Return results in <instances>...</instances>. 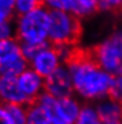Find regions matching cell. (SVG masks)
<instances>
[{
  "label": "cell",
  "mask_w": 122,
  "mask_h": 124,
  "mask_svg": "<svg viewBox=\"0 0 122 124\" xmlns=\"http://www.w3.org/2000/svg\"><path fill=\"white\" fill-rule=\"evenodd\" d=\"M0 124H13L4 104H1V103H0Z\"/></svg>",
  "instance_id": "obj_21"
},
{
  "label": "cell",
  "mask_w": 122,
  "mask_h": 124,
  "mask_svg": "<svg viewBox=\"0 0 122 124\" xmlns=\"http://www.w3.org/2000/svg\"><path fill=\"white\" fill-rule=\"evenodd\" d=\"M44 6L45 0H15L14 13L17 17H20L27 12L42 8Z\"/></svg>",
  "instance_id": "obj_16"
},
{
  "label": "cell",
  "mask_w": 122,
  "mask_h": 124,
  "mask_svg": "<svg viewBox=\"0 0 122 124\" xmlns=\"http://www.w3.org/2000/svg\"><path fill=\"white\" fill-rule=\"evenodd\" d=\"M44 91L57 99L74 95L75 88L70 72L65 67H57L50 75L44 78Z\"/></svg>",
  "instance_id": "obj_4"
},
{
  "label": "cell",
  "mask_w": 122,
  "mask_h": 124,
  "mask_svg": "<svg viewBox=\"0 0 122 124\" xmlns=\"http://www.w3.org/2000/svg\"><path fill=\"white\" fill-rule=\"evenodd\" d=\"M10 24H11L10 20L0 22V39L10 38V36H11V25Z\"/></svg>",
  "instance_id": "obj_20"
},
{
  "label": "cell",
  "mask_w": 122,
  "mask_h": 124,
  "mask_svg": "<svg viewBox=\"0 0 122 124\" xmlns=\"http://www.w3.org/2000/svg\"><path fill=\"white\" fill-rule=\"evenodd\" d=\"M0 103L1 104H29L30 99L23 92L17 77L0 75Z\"/></svg>",
  "instance_id": "obj_6"
},
{
  "label": "cell",
  "mask_w": 122,
  "mask_h": 124,
  "mask_svg": "<svg viewBox=\"0 0 122 124\" xmlns=\"http://www.w3.org/2000/svg\"><path fill=\"white\" fill-rule=\"evenodd\" d=\"M49 11V31L47 43L50 46H76L83 35V26L79 17L75 13L47 8Z\"/></svg>",
  "instance_id": "obj_1"
},
{
  "label": "cell",
  "mask_w": 122,
  "mask_h": 124,
  "mask_svg": "<svg viewBox=\"0 0 122 124\" xmlns=\"http://www.w3.org/2000/svg\"><path fill=\"white\" fill-rule=\"evenodd\" d=\"M98 67L115 74L122 66V30L114 31L102 43L91 46Z\"/></svg>",
  "instance_id": "obj_3"
},
{
  "label": "cell",
  "mask_w": 122,
  "mask_h": 124,
  "mask_svg": "<svg viewBox=\"0 0 122 124\" xmlns=\"http://www.w3.org/2000/svg\"><path fill=\"white\" fill-rule=\"evenodd\" d=\"M30 67V62L24 57L23 54H19L7 61L0 63V75L1 77H17V75H20L25 69Z\"/></svg>",
  "instance_id": "obj_9"
},
{
  "label": "cell",
  "mask_w": 122,
  "mask_h": 124,
  "mask_svg": "<svg viewBox=\"0 0 122 124\" xmlns=\"http://www.w3.org/2000/svg\"><path fill=\"white\" fill-rule=\"evenodd\" d=\"M26 124H51L49 113L37 100L27 104V118Z\"/></svg>",
  "instance_id": "obj_11"
},
{
  "label": "cell",
  "mask_w": 122,
  "mask_h": 124,
  "mask_svg": "<svg viewBox=\"0 0 122 124\" xmlns=\"http://www.w3.org/2000/svg\"><path fill=\"white\" fill-rule=\"evenodd\" d=\"M14 6H15V0H0V10H4V11L13 13Z\"/></svg>",
  "instance_id": "obj_22"
},
{
  "label": "cell",
  "mask_w": 122,
  "mask_h": 124,
  "mask_svg": "<svg viewBox=\"0 0 122 124\" xmlns=\"http://www.w3.org/2000/svg\"><path fill=\"white\" fill-rule=\"evenodd\" d=\"M19 48L21 50V54L24 55V57L31 63V61L44 49L49 48L50 44L47 43V41L44 42H39V43H27V42H18Z\"/></svg>",
  "instance_id": "obj_15"
},
{
  "label": "cell",
  "mask_w": 122,
  "mask_h": 124,
  "mask_svg": "<svg viewBox=\"0 0 122 124\" xmlns=\"http://www.w3.org/2000/svg\"><path fill=\"white\" fill-rule=\"evenodd\" d=\"M100 10L119 11L122 8V0H98Z\"/></svg>",
  "instance_id": "obj_18"
},
{
  "label": "cell",
  "mask_w": 122,
  "mask_h": 124,
  "mask_svg": "<svg viewBox=\"0 0 122 124\" xmlns=\"http://www.w3.org/2000/svg\"><path fill=\"white\" fill-rule=\"evenodd\" d=\"M49 23L50 19L47 7H42L20 16L17 25L15 41L27 43L44 42L47 38Z\"/></svg>",
  "instance_id": "obj_2"
},
{
  "label": "cell",
  "mask_w": 122,
  "mask_h": 124,
  "mask_svg": "<svg viewBox=\"0 0 122 124\" xmlns=\"http://www.w3.org/2000/svg\"><path fill=\"white\" fill-rule=\"evenodd\" d=\"M95 108L102 122L122 121V103L110 95L96 101Z\"/></svg>",
  "instance_id": "obj_8"
},
{
  "label": "cell",
  "mask_w": 122,
  "mask_h": 124,
  "mask_svg": "<svg viewBox=\"0 0 122 124\" xmlns=\"http://www.w3.org/2000/svg\"><path fill=\"white\" fill-rule=\"evenodd\" d=\"M45 6L47 8H56L61 11L71 12L78 17L87 16V12L84 11L78 0H45Z\"/></svg>",
  "instance_id": "obj_10"
},
{
  "label": "cell",
  "mask_w": 122,
  "mask_h": 124,
  "mask_svg": "<svg viewBox=\"0 0 122 124\" xmlns=\"http://www.w3.org/2000/svg\"><path fill=\"white\" fill-rule=\"evenodd\" d=\"M101 124H122V121H113V122H101Z\"/></svg>",
  "instance_id": "obj_23"
},
{
  "label": "cell",
  "mask_w": 122,
  "mask_h": 124,
  "mask_svg": "<svg viewBox=\"0 0 122 124\" xmlns=\"http://www.w3.org/2000/svg\"><path fill=\"white\" fill-rule=\"evenodd\" d=\"M19 87L31 101H34L44 92V79L39 77L32 68L25 69L18 78Z\"/></svg>",
  "instance_id": "obj_7"
},
{
  "label": "cell",
  "mask_w": 122,
  "mask_h": 124,
  "mask_svg": "<svg viewBox=\"0 0 122 124\" xmlns=\"http://www.w3.org/2000/svg\"><path fill=\"white\" fill-rule=\"evenodd\" d=\"M82 5V7L84 8V11L87 12V16L91 15L94 12L100 10V5H98V0H78Z\"/></svg>",
  "instance_id": "obj_19"
},
{
  "label": "cell",
  "mask_w": 122,
  "mask_h": 124,
  "mask_svg": "<svg viewBox=\"0 0 122 124\" xmlns=\"http://www.w3.org/2000/svg\"><path fill=\"white\" fill-rule=\"evenodd\" d=\"M19 54H21V50L15 38L10 37L0 39V63L7 61Z\"/></svg>",
  "instance_id": "obj_12"
},
{
  "label": "cell",
  "mask_w": 122,
  "mask_h": 124,
  "mask_svg": "<svg viewBox=\"0 0 122 124\" xmlns=\"http://www.w3.org/2000/svg\"><path fill=\"white\" fill-rule=\"evenodd\" d=\"M109 95L122 103V66L114 74V84H113V87H111Z\"/></svg>",
  "instance_id": "obj_17"
},
{
  "label": "cell",
  "mask_w": 122,
  "mask_h": 124,
  "mask_svg": "<svg viewBox=\"0 0 122 124\" xmlns=\"http://www.w3.org/2000/svg\"><path fill=\"white\" fill-rule=\"evenodd\" d=\"M59 59H61L59 50L57 48L49 46L43 51H40L31 61V67L39 77L44 79L58 67Z\"/></svg>",
  "instance_id": "obj_5"
},
{
  "label": "cell",
  "mask_w": 122,
  "mask_h": 124,
  "mask_svg": "<svg viewBox=\"0 0 122 124\" xmlns=\"http://www.w3.org/2000/svg\"><path fill=\"white\" fill-rule=\"evenodd\" d=\"M13 124H26L27 104H4Z\"/></svg>",
  "instance_id": "obj_14"
},
{
  "label": "cell",
  "mask_w": 122,
  "mask_h": 124,
  "mask_svg": "<svg viewBox=\"0 0 122 124\" xmlns=\"http://www.w3.org/2000/svg\"><path fill=\"white\" fill-rule=\"evenodd\" d=\"M101 122L102 121L98 117L95 105L87 103L82 105L81 111L75 121V124H101Z\"/></svg>",
  "instance_id": "obj_13"
}]
</instances>
